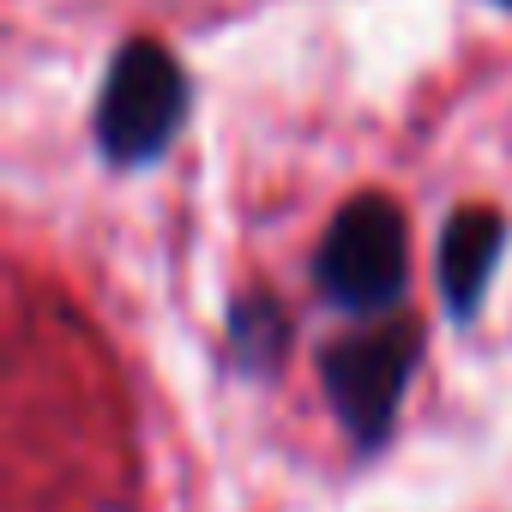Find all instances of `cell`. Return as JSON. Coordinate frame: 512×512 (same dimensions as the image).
Masks as SVG:
<instances>
[{"label": "cell", "mask_w": 512, "mask_h": 512, "mask_svg": "<svg viewBox=\"0 0 512 512\" xmlns=\"http://www.w3.org/2000/svg\"><path fill=\"white\" fill-rule=\"evenodd\" d=\"M229 332H235V362L253 368V374H272L278 356H284V338H290V320L272 296H241L235 314H229Z\"/></svg>", "instance_id": "5b68a950"}, {"label": "cell", "mask_w": 512, "mask_h": 512, "mask_svg": "<svg viewBox=\"0 0 512 512\" xmlns=\"http://www.w3.org/2000/svg\"><path fill=\"white\" fill-rule=\"evenodd\" d=\"M187 121V79H181V61L163 49V43H121V55L109 61V79H103V97H97V151L121 169H139L151 157H163V145L181 133Z\"/></svg>", "instance_id": "7a4b0ae2"}, {"label": "cell", "mask_w": 512, "mask_h": 512, "mask_svg": "<svg viewBox=\"0 0 512 512\" xmlns=\"http://www.w3.org/2000/svg\"><path fill=\"white\" fill-rule=\"evenodd\" d=\"M506 253V217L494 205H464L440 235V296L452 320H470L482 308V290Z\"/></svg>", "instance_id": "277c9868"}, {"label": "cell", "mask_w": 512, "mask_h": 512, "mask_svg": "<svg viewBox=\"0 0 512 512\" xmlns=\"http://www.w3.org/2000/svg\"><path fill=\"white\" fill-rule=\"evenodd\" d=\"M416 350H422L416 326L398 320V326L350 332V338H338V344L320 356L332 410H338V422L350 428V440H356L362 452L392 434V416H398L404 380H410V368H416Z\"/></svg>", "instance_id": "3957f363"}, {"label": "cell", "mask_w": 512, "mask_h": 512, "mask_svg": "<svg viewBox=\"0 0 512 512\" xmlns=\"http://www.w3.org/2000/svg\"><path fill=\"white\" fill-rule=\"evenodd\" d=\"M500 7H512V0H500Z\"/></svg>", "instance_id": "8992f818"}, {"label": "cell", "mask_w": 512, "mask_h": 512, "mask_svg": "<svg viewBox=\"0 0 512 512\" xmlns=\"http://www.w3.org/2000/svg\"><path fill=\"white\" fill-rule=\"evenodd\" d=\"M404 284H410L404 211L386 193H356L326 223V241L314 253V290L332 308H344L356 320H374V314L404 302Z\"/></svg>", "instance_id": "6da1fadb"}]
</instances>
